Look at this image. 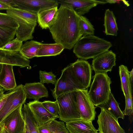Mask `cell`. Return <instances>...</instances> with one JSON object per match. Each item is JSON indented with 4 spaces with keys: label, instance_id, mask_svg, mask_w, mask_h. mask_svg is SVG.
Returning a JSON list of instances; mask_svg holds the SVG:
<instances>
[{
    "label": "cell",
    "instance_id": "f546056e",
    "mask_svg": "<svg viewBox=\"0 0 133 133\" xmlns=\"http://www.w3.org/2000/svg\"><path fill=\"white\" fill-rule=\"evenodd\" d=\"M23 42L17 38L9 42L2 47L0 50L11 52L19 51L23 45Z\"/></svg>",
    "mask_w": 133,
    "mask_h": 133
},
{
    "label": "cell",
    "instance_id": "1f68e13d",
    "mask_svg": "<svg viewBox=\"0 0 133 133\" xmlns=\"http://www.w3.org/2000/svg\"><path fill=\"white\" fill-rule=\"evenodd\" d=\"M40 82L42 84L44 83H51L55 84L56 81V76L52 72H47L45 71L40 70L39 72Z\"/></svg>",
    "mask_w": 133,
    "mask_h": 133
},
{
    "label": "cell",
    "instance_id": "7402d4cb",
    "mask_svg": "<svg viewBox=\"0 0 133 133\" xmlns=\"http://www.w3.org/2000/svg\"><path fill=\"white\" fill-rule=\"evenodd\" d=\"M64 49L62 45L57 43H41L36 57L56 56L60 54Z\"/></svg>",
    "mask_w": 133,
    "mask_h": 133
},
{
    "label": "cell",
    "instance_id": "cb8c5ba5",
    "mask_svg": "<svg viewBox=\"0 0 133 133\" xmlns=\"http://www.w3.org/2000/svg\"><path fill=\"white\" fill-rule=\"evenodd\" d=\"M21 111L26 124L30 133H39L38 129V123L27 104H24L23 108H22Z\"/></svg>",
    "mask_w": 133,
    "mask_h": 133
},
{
    "label": "cell",
    "instance_id": "4dcf8cb0",
    "mask_svg": "<svg viewBox=\"0 0 133 133\" xmlns=\"http://www.w3.org/2000/svg\"><path fill=\"white\" fill-rule=\"evenodd\" d=\"M55 101H45L42 104L45 109L54 115L59 117V108L57 98Z\"/></svg>",
    "mask_w": 133,
    "mask_h": 133
},
{
    "label": "cell",
    "instance_id": "60d3db41",
    "mask_svg": "<svg viewBox=\"0 0 133 133\" xmlns=\"http://www.w3.org/2000/svg\"><path fill=\"white\" fill-rule=\"evenodd\" d=\"M4 133H9L4 129Z\"/></svg>",
    "mask_w": 133,
    "mask_h": 133
},
{
    "label": "cell",
    "instance_id": "d590c367",
    "mask_svg": "<svg viewBox=\"0 0 133 133\" xmlns=\"http://www.w3.org/2000/svg\"><path fill=\"white\" fill-rule=\"evenodd\" d=\"M11 7L0 1V10H7L9 9Z\"/></svg>",
    "mask_w": 133,
    "mask_h": 133
},
{
    "label": "cell",
    "instance_id": "b9f144b4",
    "mask_svg": "<svg viewBox=\"0 0 133 133\" xmlns=\"http://www.w3.org/2000/svg\"><path fill=\"white\" fill-rule=\"evenodd\" d=\"M23 133H25V130L24 131V132Z\"/></svg>",
    "mask_w": 133,
    "mask_h": 133
},
{
    "label": "cell",
    "instance_id": "7c38bea8",
    "mask_svg": "<svg viewBox=\"0 0 133 133\" xmlns=\"http://www.w3.org/2000/svg\"><path fill=\"white\" fill-rule=\"evenodd\" d=\"M15 8L37 14L41 10L58 6L57 0H14Z\"/></svg>",
    "mask_w": 133,
    "mask_h": 133
},
{
    "label": "cell",
    "instance_id": "9a60e30c",
    "mask_svg": "<svg viewBox=\"0 0 133 133\" xmlns=\"http://www.w3.org/2000/svg\"><path fill=\"white\" fill-rule=\"evenodd\" d=\"M27 104L38 124H43L59 118V117L55 116L48 112L43 106L42 102L39 101L34 100Z\"/></svg>",
    "mask_w": 133,
    "mask_h": 133
},
{
    "label": "cell",
    "instance_id": "7a4b0ae2",
    "mask_svg": "<svg viewBox=\"0 0 133 133\" xmlns=\"http://www.w3.org/2000/svg\"><path fill=\"white\" fill-rule=\"evenodd\" d=\"M112 46L110 42L94 35L83 36L73 47V52L79 58H94L109 50Z\"/></svg>",
    "mask_w": 133,
    "mask_h": 133
},
{
    "label": "cell",
    "instance_id": "5b68a950",
    "mask_svg": "<svg viewBox=\"0 0 133 133\" xmlns=\"http://www.w3.org/2000/svg\"><path fill=\"white\" fill-rule=\"evenodd\" d=\"M61 72L60 77L56 80L55 88L52 90V94L55 99L64 93L78 89H85L76 78L70 64L63 69Z\"/></svg>",
    "mask_w": 133,
    "mask_h": 133
},
{
    "label": "cell",
    "instance_id": "f35d334b",
    "mask_svg": "<svg viewBox=\"0 0 133 133\" xmlns=\"http://www.w3.org/2000/svg\"><path fill=\"white\" fill-rule=\"evenodd\" d=\"M25 133H30L29 130L28 128L27 127L26 125V124L25 125Z\"/></svg>",
    "mask_w": 133,
    "mask_h": 133
},
{
    "label": "cell",
    "instance_id": "4316f807",
    "mask_svg": "<svg viewBox=\"0 0 133 133\" xmlns=\"http://www.w3.org/2000/svg\"><path fill=\"white\" fill-rule=\"evenodd\" d=\"M79 25L83 36L94 35L95 29L89 20L83 16H80Z\"/></svg>",
    "mask_w": 133,
    "mask_h": 133
},
{
    "label": "cell",
    "instance_id": "ac0fdd59",
    "mask_svg": "<svg viewBox=\"0 0 133 133\" xmlns=\"http://www.w3.org/2000/svg\"><path fill=\"white\" fill-rule=\"evenodd\" d=\"M13 67L12 65L3 64L0 73V86L6 91L12 90L17 87Z\"/></svg>",
    "mask_w": 133,
    "mask_h": 133
},
{
    "label": "cell",
    "instance_id": "2e32d148",
    "mask_svg": "<svg viewBox=\"0 0 133 133\" xmlns=\"http://www.w3.org/2000/svg\"><path fill=\"white\" fill-rule=\"evenodd\" d=\"M65 127L70 133H98L92 121L81 118L66 122Z\"/></svg>",
    "mask_w": 133,
    "mask_h": 133
},
{
    "label": "cell",
    "instance_id": "8fae6325",
    "mask_svg": "<svg viewBox=\"0 0 133 133\" xmlns=\"http://www.w3.org/2000/svg\"><path fill=\"white\" fill-rule=\"evenodd\" d=\"M101 109V111L97 120L98 133H125L118 121L103 109Z\"/></svg>",
    "mask_w": 133,
    "mask_h": 133
},
{
    "label": "cell",
    "instance_id": "30bf717a",
    "mask_svg": "<svg viewBox=\"0 0 133 133\" xmlns=\"http://www.w3.org/2000/svg\"><path fill=\"white\" fill-rule=\"evenodd\" d=\"M21 105L8 115L2 122L5 129L9 133H23L26 124L22 115Z\"/></svg>",
    "mask_w": 133,
    "mask_h": 133
},
{
    "label": "cell",
    "instance_id": "74e56055",
    "mask_svg": "<svg viewBox=\"0 0 133 133\" xmlns=\"http://www.w3.org/2000/svg\"><path fill=\"white\" fill-rule=\"evenodd\" d=\"M4 124L1 122L0 123V133H4Z\"/></svg>",
    "mask_w": 133,
    "mask_h": 133
},
{
    "label": "cell",
    "instance_id": "5bb4252c",
    "mask_svg": "<svg viewBox=\"0 0 133 133\" xmlns=\"http://www.w3.org/2000/svg\"><path fill=\"white\" fill-rule=\"evenodd\" d=\"M59 4L66 5L71 7L79 16L89 12L98 4L107 3L106 0H57Z\"/></svg>",
    "mask_w": 133,
    "mask_h": 133
},
{
    "label": "cell",
    "instance_id": "52a82bcc",
    "mask_svg": "<svg viewBox=\"0 0 133 133\" xmlns=\"http://www.w3.org/2000/svg\"><path fill=\"white\" fill-rule=\"evenodd\" d=\"M75 92L77 109L81 118L92 122L95 118L96 107L89 97L88 89H78Z\"/></svg>",
    "mask_w": 133,
    "mask_h": 133
},
{
    "label": "cell",
    "instance_id": "e575fe53",
    "mask_svg": "<svg viewBox=\"0 0 133 133\" xmlns=\"http://www.w3.org/2000/svg\"><path fill=\"white\" fill-rule=\"evenodd\" d=\"M0 1L11 7L15 8L14 0H0Z\"/></svg>",
    "mask_w": 133,
    "mask_h": 133
},
{
    "label": "cell",
    "instance_id": "836d02e7",
    "mask_svg": "<svg viewBox=\"0 0 133 133\" xmlns=\"http://www.w3.org/2000/svg\"><path fill=\"white\" fill-rule=\"evenodd\" d=\"M50 121L43 124H38V129L39 133H51L49 125Z\"/></svg>",
    "mask_w": 133,
    "mask_h": 133
},
{
    "label": "cell",
    "instance_id": "ab89813d",
    "mask_svg": "<svg viewBox=\"0 0 133 133\" xmlns=\"http://www.w3.org/2000/svg\"><path fill=\"white\" fill-rule=\"evenodd\" d=\"M3 64L0 63V73L1 72Z\"/></svg>",
    "mask_w": 133,
    "mask_h": 133
},
{
    "label": "cell",
    "instance_id": "d6a6232c",
    "mask_svg": "<svg viewBox=\"0 0 133 133\" xmlns=\"http://www.w3.org/2000/svg\"><path fill=\"white\" fill-rule=\"evenodd\" d=\"M132 92L131 91H129L128 95L125 97V108L124 110L122 111L124 115L131 116L132 115L133 105Z\"/></svg>",
    "mask_w": 133,
    "mask_h": 133
},
{
    "label": "cell",
    "instance_id": "e0dca14e",
    "mask_svg": "<svg viewBox=\"0 0 133 133\" xmlns=\"http://www.w3.org/2000/svg\"><path fill=\"white\" fill-rule=\"evenodd\" d=\"M23 88L26 98L39 101L42 97H47L49 96L47 88L40 82L26 83L23 85Z\"/></svg>",
    "mask_w": 133,
    "mask_h": 133
},
{
    "label": "cell",
    "instance_id": "603a6c76",
    "mask_svg": "<svg viewBox=\"0 0 133 133\" xmlns=\"http://www.w3.org/2000/svg\"><path fill=\"white\" fill-rule=\"evenodd\" d=\"M41 43L32 40L26 42L22 46L19 52L22 55L28 59L36 57L38 51Z\"/></svg>",
    "mask_w": 133,
    "mask_h": 133
},
{
    "label": "cell",
    "instance_id": "f1b7e54d",
    "mask_svg": "<svg viewBox=\"0 0 133 133\" xmlns=\"http://www.w3.org/2000/svg\"><path fill=\"white\" fill-rule=\"evenodd\" d=\"M0 25L13 28H18L19 25L16 21L6 13L0 12Z\"/></svg>",
    "mask_w": 133,
    "mask_h": 133
},
{
    "label": "cell",
    "instance_id": "484cf974",
    "mask_svg": "<svg viewBox=\"0 0 133 133\" xmlns=\"http://www.w3.org/2000/svg\"><path fill=\"white\" fill-rule=\"evenodd\" d=\"M17 29L0 25V48L14 39Z\"/></svg>",
    "mask_w": 133,
    "mask_h": 133
},
{
    "label": "cell",
    "instance_id": "ffe728a7",
    "mask_svg": "<svg viewBox=\"0 0 133 133\" xmlns=\"http://www.w3.org/2000/svg\"><path fill=\"white\" fill-rule=\"evenodd\" d=\"M58 9V6H55L42 10L37 14V21L42 29L48 28L49 24L54 17Z\"/></svg>",
    "mask_w": 133,
    "mask_h": 133
},
{
    "label": "cell",
    "instance_id": "d4e9b609",
    "mask_svg": "<svg viewBox=\"0 0 133 133\" xmlns=\"http://www.w3.org/2000/svg\"><path fill=\"white\" fill-rule=\"evenodd\" d=\"M119 73L122 89L125 97L128 95L129 91L132 92L129 78L130 71L127 66L121 65L119 66Z\"/></svg>",
    "mask_w": 133,
    "mask_h": 133
},
{
    "label": "cell",
    "instance_id": "d6986e66",
    "mask_svg": "<svg viewBox=\"0 0 133 133\" xmlns=\"http://www.w3.org/2000/svg\"><path fill=\"white\" fill-rule=\"evenodd\" d=\"M119 104L115 99L111 92L106 101L96 107L103 109L118 121V119L119 118L123 119L124 118V115L119 107Z\"/></svg>",
    "mask_w": 133,
    "mask_h": 133
},
{
    "label": "cell",
    "instance_id": "8992f818",
    "mask_svg": "<svg viewBox=\"0 0 133 133\" xmlns=\"http://www.w3.org/2000/svg\"><path fill=\"white\" fill-rule=\"evenodd\" d=\"M75 91L64 94L57 98L59 119L65 122L81 118L77 109Z\"/></svg>",
    "mask_w": 133,
    "mask_h": 133
},
{
    "label": "cell",
    "instance_id": "4fadbf2b",
    "mask_svg": "<svg viewBox=\"0 0 133 133\" xmlns=\"http://www.w3.org/2000/svg\"><path fill=\"white\" fill-rule=\"evenodd\" d=\"M116 54L112 50L108 51L93 58L92 67L95 73L111 72L116 65Z\"/></svg>",
    "mask_w": 133,
    "mask_h": 133
},
{
    "label": "cell",
    "instance_id": "277c9868",
    "mask_svg": "<svg viewBox=\"0 0 133 133\" xmlns=\"http://www.w3.org/2000/svg\"><path fill=\"white\" fill-rule=\"evenodd\" d=\"M88 94L94 105L96 107L108 99L111 92L110 78L107 73H95Z\"/></svg>",
    "mask_w": 133,
    "mask_h": 133
},
{
    "label": "cell",
    "instance_id": "9c48e42d",
    "mask_svg": "<svg viewBox=\"0 0 133 133\" xmlns=\"http://www.w3.org/2000/svg\"><path fill=\"white\" fill-rule=\"evenodd\" d=\"M77 80L85 89L90 86L91 82V66L87 61L78 58L70 64Z\"/></svg>",
    "mask_w": 133,
    "mask_h": 133
},
{
    "label": "cell",
    "instance_id": "ba28073f",
    "mask_svg": "<svg viewBox=\"0 0 133 133\" xmlns=\"http://www.w3.org/2000/svg\"><path fill=\"white\" fill-rule=\"evenodd\" d=\"M23 86L21 84L10 90V94L0 111V123L12 111L24 104L26 98Z\"/></svg>",
    "mask_w": 133,
    "mask_h": 133
},
{
    "label": "cell",
    "instance_id": "3957f363",
    "mask_svg": "<svg viewBox=\"0 0 133 133\" xmlns=\"http://www.w3.org/2000/svg\"><path fill=\"white\" fill-rule=\"evenodd\" d=\"M6 12L18 24L16 38L22 42L32 39L33 34L37 25V14L12 7L6 10Z\"/></svg>",
    "mask_w": 133,
    "mask_h": 133
},
{
    "label": "cell",
    "instance_id": "83f0119b",
    "mask_svg": "<svg viewBox=\"0 0 133 133\" xmlns=\"http://www.w3.org/2000/svg\"><path fill=\"white\" fill-rule=\"evenodd\" d=\"M49 125L51 133H70L62 121H58L56 119L51 120Z\"/></svg>",
    "mask_w": 133,
    "mask_h": 133
},
{
    "label": "cell",
    "instance_id": "8d00e7d4",
    "mask_svg": "<svg viewBox=\"0 0 133 133\" xmlns=\"http://www.w3.org/2000/svg\"><path fill=\"white\" fill-rule=\"evenodd\" d=\"M133 69H132L131 70L130 72L129 73V78L131 87L132 88L133 84Z\"/></svg>",
    "mask_w": 133,
    "mask_h": 133
},
{
    "label": "cell",
    "instance_id": "44dd1931",
    "mask_svg": "<svg viewBox=\"0 0 133 133\" xmlns=\"http://www.w3.org/2000/svg\"><path fill=\"white\" fill-rule=\"evenodd\" d=\"M104 25L106 35L117 36L118 28L116 18L113 11L109 9L106 10L105 12Z\"/></svg>",
    "mask_w": 133,
    "mask_h": 133
},
{
    "label": "cell",
    "instance_id": "6da1fadb",
    "mask_svg": "<svg viewBox=\"0 0 133 133\" xmlns=\"http://www.w3.org/2000/svg\"><path fill=\"white\" fill-rule=\"evenodd\" d=\"M80 16L69 6L61 5L48 28L55 43L70 50L82 36Z\"/></svg>",
    "mask_w": 133,
    "mask_h": 133
}]
</instances>
